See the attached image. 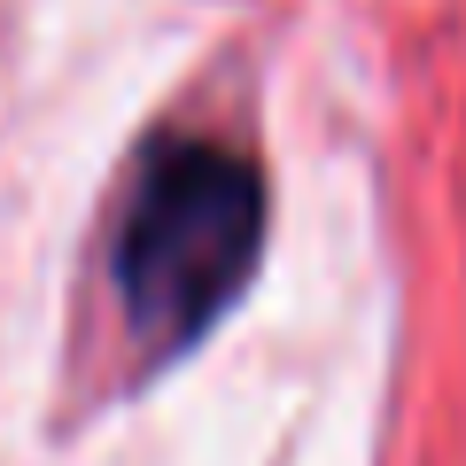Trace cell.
<instances>
[{
  "instance_id": "obj_1",
  "label": "cell",
  "mask_w": 466,
  "mask_h": 466,
  "mask_svg": "<svg viewBox=\"0 0 466 466\" xmlns=\"http://www.w3.org/2000/svg\"><path fill=\"white\" fill-rule=\"evenodd\" d=\"M265 179L226 140H164L116 218V303L148 350H187L257 272Z\"/></svg>"
}]
</instances>
